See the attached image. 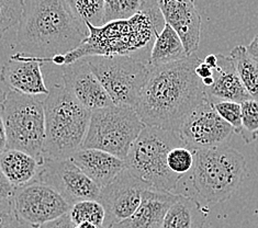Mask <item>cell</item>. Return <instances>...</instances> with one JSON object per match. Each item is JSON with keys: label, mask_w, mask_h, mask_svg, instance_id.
I'll use <instances>...</instances> for the list:
<instances>
[{"label": "cell", "mask_w": 258, "mask_h": 228, "mask_svg": "<svg viewBox=\"0 0 258 228\" xmlns=\"http://www.w3.org/2000/svg\"><path fill=\"white\" fill-rule=\"evenodd\" d=\"M199 61L194 54L174 63L151 67L135 107L144 125L179 133L187 116L208 101L204 85L195 70Z\"/></svg>", "instance_id": "cell-1"}, {"label": "cell", "mask_w": 258, "mask_h": 228, "mask_svg": "<svg viewBox=\"0 0 258 228\" xmlns=\"http://www.w3.org/2000/svg\"><path fill=\"white\" fill-rule=\"evenodd\" d=\"M89 34L78 47L64 55L36 57L24 55L28 59L42 64L64 66L88 56H131L149 65L150 54L156 35L164 28L165 20L156 0H146L143 9L130 19L112 21L102 27L86 23ZM150 66V65H149Z\"/></svg>", "instance_id": "cell-2"}, {"label": "cell", "mask_w": 258, "mask_h": 228, "mask_svg": "<svg viewBox=\"0 0 258 228\" xmlns=\"http://www.w3.org/2000/svg\"><path fill=\"white\" fill-rule=\"evenodd\" d=\"M88 34L66 0H24L12 48L29 56L53 57L75 50Z\"/></svg>", "instance_id": "cell-3"}, {"label": "cell", "mask_w": 258, "mask_h": 228, "mask_svg": "<svg viewBox=\"0 0 258 228\" xmlns=\"http://www.w3.org/2000/svg\"><path fill=\"white\" fill-rule=\"evenodd\" d=\"M44 99V159H67L81 149L91 111L82 106L64 86L54 84Z\"/></svg>", "instance_id": "cell-4"}, {"label": "cell", "mask_w": 258, "mask_h": 228, "mask_svg": "<svg viewBox=\"0 0 258 228\" xmlns=\"http://www.w3.org/2000/svg\"><path fill=\"white\" fill-rule=\"evenodd\" d=\"M194 156L191 180L200 198L212 204L229 200L246 174V162L242 154L221 145L196 150Z\"/></svg>", "instance_id": "cell-5"}, {"label": "cell", "mask_w": 258, "mask_h": 228, "mask_svg": "<svg viewBox=\"0 0 258 228\" xmlns=\"http://www.w3.org/2000/svg\"><path fill=\"white\" fill-rule=\"evenodd\" d=\"M177 146H185L178 132L145 125L128 150L126 168L152 188L171 192L182 178L167 166L168 153Z\"/></svg>", "instance_id": "cell-6"}, {"label": "cell", "mask_w": 258, "mask_h": 228, "mask_svg": "<svg viewBox=\"0 0 258 228\" xmlns=\"http://www.w3.org/2000/svg\"><path fill=\"white\" fill-rule=\"evenodd\" d=\"M2 107L7 148L27 153L42 165L45 141L44 100L9 90Z\"/></svg>", "instance_id": "cell-7"}, {"label": "cell", "mask_w": 258, "mask_h": 228, "mask_svg": "<svg viewBox=\"0 0 258 228\" xmlns=\"http://www.w3.org/2000/svg\"><path fill=\"white\" fill-rule=\"evenodd\" d=\"M135 109L112 106L91 112L87 134L81 148L107 151L125 160L134 140L144 127Z\"/></svg>", "instance_id": "cell-8"}, {"label": "cell", "mask_w": 258, "mask_h": 228, "mask_svg": "<svg viewBox=\"0 0 258 228\" xmlns=\"http://www.w3.org/2000/svg\"><path fill=\"white\" fill-rule=\"evenodd\" d=\"M91 70L115 106L135 109L151 67L131 56H88Z\"/></svg>", "instance_id": "cell-9"}, {"label": "cell", "mask_w": 258, "mask_h": 228, "mask_svg": "<svg viewBox=\"0 0 258 228\" xmlns=\"http://www.w3.org/2000/svg\"><path fill=\"white\" fill-rule=\"evenodd\" d=\"M11 202L20 228H39L67 214L72 206L57 191L38 179L15 189Z\"/></svg>", "instance_id": "cell-10"}, {"label": "cell", "mask_w": 258, "mask_h": 228, "mask_svg": "<svg viewBox=\"0 0 258 228\" xmlns=\"http://www.w3.org/2000/svg\"><path fill=\"white\" fill-rule=\"evenodd\" d=\"M152 187L125 168L100 190V202L106 219L103 227H111L125 220L139 208L146 190ZM102 227V228H103Z\"/></svg>", "instance_id": "cell-11"}, {"label": "cell", "mask_w": 258, "mask_h": 228, "mask_svg": "<svg viewBox=\"0 0 258 228\" xmlns=\"http://www.w3.org/2000/svg\"><path fill=\"white\" fill-rule=\"evenodd\" d=\"M38 180L57 191L71 205L79 201H98L100 195L101 189L70 158L44 159Z\"/></svg>", "instance_id": "cell-12"}, {"label": "cell", "mask_w": 258, "mask_h": 228, "mask_svg": "<svg viewBox=\"0 0 258 228\" xmlns=\"http://www.w3.org/2000/svg\"><path fill=\"white\" fill-rule=\"evenodd\" d=\"M234 133L235 129L221 118L209 100L194 110L179 129L183 144L192 151L224 145Z\"/></svg>", "instance_id": "cell-13"}, {"label": "cell", "mask_w": 258, "mask_h": 228, "mask_svg": "<svg viewBox=\"0 0 258 228\" xmlns=\"http://www.w3.org/2000/svg\"><path fill=\"white\" fill-rule=\"evenodd\" d=\"M62 76L65 89L91 112L113 104L86 57L64 65Z\"/></svg>", "instance_id": "cell-14"}, {"label": "cell", "mask_w": 258, "mask_h": 228, "mask_svg": "<svg viewBox=\"0 0 258 228\" xmlns=\"http://www.w3.org/2000/svg\"><path fill=\"white\" fill-rule=\"evenodd\" d=\"M165 23L173 28L188 56L196 54L201 38V16L195 0H156Z\"/></svg>", "instance_id": "cell-15"}, {"label": "cell", "mask_w": 258, "mask_h": 228, "mask_svg": "<svg viewBox=\"0 0 258 228\" xmlns=\"http://www.w3.org/2000/svg\"><path fill=\"white\" fill-rule=\"evenodd\" d=\"M42 63L28 59L22 53H16L6 61L0 70V82L10 91L28 96L48 95V88L42 73Z\"/></svg>", "instance_id": "cell-16"}, {"label": "cell", "mask_w": 258, "mask_h": 228, "mask_svg": "<svg viewBox=\"0 0 258 228\" xmlns=\"http://www.w3.org/2000/svg\"><path fill=\"white\" fill-rule=\"evenodd\" d=\"M84 174L102 189L126 168L124 160L95 148H81L70 158Z\"/></svg>", "instance_id": "cell-17"}, {"label": "cell", "mask_w": 258, "mask_h": 228, "mask_svg": "<svg viewBox=\"0 0 258 228\" xmlns=\"http://www.w3.org/2000/svg\"><path fill=\"white\" fill-rule=\"evenodd\" d=\"M179 194L151 188L146 190L139 208L113 228H161L166 212Z\"/></svg>", "instance_id": "cell-18"}, {"label": "cell", "mask_w": 258, "mask_h": 228, "mask_svg": "<svg viewBox=\"0 0 258 228\" xmlns=\"http://www.w3.org/2000/svg\"><path fill=\"white\" fill-rule=\"evenodd\" d=\"M213 84L205 88L209 101L226 100L242 103L250 99L248 92L239 79L231 57L218 55V65L213 68Z\"/></svg>", "instance_id": "cell-19"}, {"label": "cell", "mask_w": 258, "mask_h": 228, "mask_svg": "<svg viewBox=\"0 0 258 228\" xmlns=\"http://www.w3.org/2000/svg\"><path fill=\"white\" fill-rule=\"evenodd\" d=\"M0 169L14 189H18L38 179L41 164L27 153L7 148L0 154Z\"/></svg>", "instance_id": "cell-20"}, {"label": "cell", "mask_w": 258, "mask_h": 228, "mask_svg": "<svg viewBox=\"0 0 258 228\" xmlns=\"http://www.w3.org/2000/svg\"><path fill=\"white\" fill-rule=\"evenodd\" d=\"M207 215L199 202L179 194L166 212L161 228H204Z\"/></svg>", "instance_id": "cell-21"}, {"label": "cell", "mask_w": 258, "mask_h": 228, "mask_svg": "<svg viewBox=\"0 0 258 228\" xmlns=\"http://www.w3.org/2000/svg\"><path fill=\"white\" fill-rule=\"evenodd\" d=\"M187 57L189 56L180 36L169 24L165 23L163 30L156 35L153 43L149 60L150 67L170 64Z\"/></svg>", "instance_id": "cell-22"}, {"label": "cell", "mask_w": 258, "mask_h": 228, "mask_svg": "<svg viewBox=\"0 0 258 228\" xmlns=\"http://www.w3.org/2000/svg\"><path fill=\"white\" fill-rule=\"evenodd\" d=\"M230 57L249 97L258 100V61L250 56L244 45H237L233 48Z\"/></svg>", "instance_id": "cell-23"}, {"label": "cell", "mask_w": 258, "mask_h": 228, "mask_svg": "<svg viewBox=\"0 0 258 228\" xmlns=\"http://www.w3.org/2000/svg\"><path fill=\"white\" fill-rule=\"evenodd\" d=\"M74 225L82 223H91L97 227L102 228L106 219V211L100 202L95 200H86L74 203L69 212Z\"/></svg>", "instance_id": "cell-24"}, {"label": "cell", "mask_w": 258, "mask_h": 228, "mask_svg": "<svg viewBox=\"0 0 258 228\" xmlns=\"http://www.w3.org/2000/svg\"><path fill=\"white\" fill-rule=\"evenodd\" d=\"M79 21L94 27L103 26L104 0H66Z\"/></svg>", "instance_id": "cell-25"}, {"label": "cell", "mask_w": 258, "mask_h": 228, "mask_svg": "<svg viewBox=\"0 0 258 228\" xmlns=\"http://www.w3.org/2000/svg\"><path fill=\"white\" fill-rule=\"evenodd\" d=\"M146 0H104L103 23L126 20L143 9Z\"/></svg>", "instance_id": "cell-26"}, {"label": "cell", "mask_w": 258, "mask_h": 228, "mask_svg": "<svg viewBox=\"0 0 258 228\" xmlns=\"http://www.w3.org/2000/svg\"><path fill=\"white\" fill-rule=\"evenodd\" d=\"M241 134L245 143L249 144L258 136V100L247 99L242 103Z\"/></svg>", "instance_id": "cell-27"}, {"label": "cell", "mask_w": 258, "mask_h": 228, "mask_svg": "<svg viewBox=\"0 0 258 228\" xmlns=\"http://www.w3.org/2000/svg\"><path fill=\"white\" fill-rule=\"evenodd\" d=\"M23 5L24 0H0V39L7 31L19 24Z\"/></svg>", "instance_id": "cell-28"}, {"label": "cell", "mask_w": 258, "mask_h": 228, "mask_svg": "<svg viewBox=\"0 0 258 228\" xmlns=\"http://www.w3.org/2000/svg\"><path fill=\"white\" fill-rule=\"evenodd\" d=\"M194 160L195 156L192 150H190L186 146H177L168 153L167 166L175 175L183 177L192 169Z\"/></svg>", "instance_id": "cell-29"}, {"label": "cell", "mask_w": 258, "mask_h": 228, "mask_svg": "<svg viewBox=\"0 0 258 228\" xmlns=\"http://www.w3.org/2000/svg\"><path fill=\"white\" fill-rule=\"evenodd\" d=\"M217 113L239 134L242 129V104L235 101H210Z\"/></svg>", "instance_id": "cell-30"}, {"label": "cell", "mask_w": 258, "mask_h": 228, "mask_svg": "<svg viewBox=\"0 0 258 228\" xmlns=\"http://www.w3.org/2000/svg\"><path fill=\"white\" fill-rule=\"evenodd\" d=\"M20 227L16 218L11 199L0 200V228Z\"/></svg>", "instance_id": "cell-31"}, {"label": "cell", "mask_w": 258, "mask_h": 228, "mask_svg": "<svg viewBox=\"0 0 258 228\" xmlns=\"http://www.w3.org/2000/svg\"><path fill=\"white\" fill-rule=\"evenodd\" d=\"M39 228H75V225H74L69 213H67L56 219L48 221V223L42 225Z\"/></svg>", "instance_id": "cell-32"}, {"label": "cell", "mask_w": 258, "mask_h": 228, "mask_svg": "<svg viewBox=\"0 0 258 228\" xmlns=\"http://www.w3.org/2000/svg\"><path fill=\"white\" fill-rule=\"evenodd\" d=\"M14 191V187L11 186L7 178L4 176L2 169H0V200L11 199Z\"/></svg>", "instance_id": "cell-33"}, {"label": "cell", "mask_w": 258, "mask_h": 228, "mask_svg": "<svg viewBox=\"0 0 258 228\" xmlns=\"http://www.w3.org/2000/svg\"><path fill=\"white\" fill-rule=\"evenodd\" d=\"M196 73L197 76H198L201 80L208 78V77H211L212 73H213V69L211 68L210 66L208 64L205 63V60H201L198 63V65L196 66Z\"/></svg>", "instance_id": "cell-34"}, {"label": "cell", "mask_w": 258, "mask_h": 228, "mask_svg": "<svg viewBox=\"0 0 258 228\" xmlns=\"http://www.w3.org/2000/svg\"><path fill=\"white\" fill-rule=\"evenodd\" d=\"M7 149V134H6V127L3 118V107L0 104V154Z\"/></svg>", "instance_id": "cell-35"}, {"label": "cell", "mask_w": 258, "mask_h": 228, "mask_svg": "<svg viewBox=\"0 0 258 228\" xmlns=\"http://www.w3.org/2000/svg\"><path fill=\"white\" fill-rule=\"evenodd\" d=\"M246 48L250 56L258 61V33L255 35V38L249 43Z\"/></svg>", "instance_id": "cell-36"}, {"label": "cell", "mask_w": 258, "mask_h": 228, "mask_svg": "<svg viewBox=\"0 0 258 228\" xmlns=\"http://www.w3.org/2000/svg\"><path fill=\"white\" fill-rule=\"evenodd\" d=\"M205 63L210 66L212 69L216 68L218 65V55H214V54L208 55V56L205 58Z\"/></svg>", "instance_id": "cell-37"}, {"label": "cell", "mask_w": 258, "mask_h": 228, "mask_svg": "<svg viewBox=\"0 0 258 228\" xmlns=\"http://www.w3.org/2000/svg\"><path fill=\"white\" fill-rule=\"evenodd\" d=\"M75 228H99V227H97L96 225L91 224V223H88V221H86V223H82V224H79V225H76Z\"/></svg>", "instance_id": "cell-38"}, {"label": "cell", "mask_w": 258, "mask_h": 228, "mask_svg": "<svg viewBox=\"0 0 258 228\" xmlns=\"http://www.w3.org/2000/svg\"><path fill=\"white\" fill-rule=\"evenodd\" d=\"M6 96H7V92H5L4 90L0 89V104H3V102L5 101Z\"/></svg>", "instance_id": "cell-39"}, {"label": "cell", "mask_w": 258, "mask_h": 228, "mask_svg": "<svg viewBox=\"0 0 258 228\" xmlns=\"http://www.w3.org/2000/svg\"><path fill=\"white\" fill-rule=\"evenodd\" d=\"M103 228H113V227H103Z\"/></svg>", "instance_id": "cell-40"}, {"label": "cell", "mask_w": 258, "mask_h": 228, "mask_svg": "<svg viewBox=\"0 0 258 228\" xmlns=\"http://www.w3.org/2000/svg\"><path fill=\"white\" fill-rule=\"evenodd\" d=\"M17 228H20V227H17Z\"/></svg>", "instance_id": "cell-41"}]
</instances>
